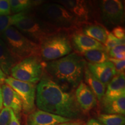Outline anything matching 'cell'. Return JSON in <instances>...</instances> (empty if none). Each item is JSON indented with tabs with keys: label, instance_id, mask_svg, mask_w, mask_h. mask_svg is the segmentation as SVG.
Wrapping results in <instances>:
<instances>
[{
	"label": "cell",
	"instance_id": "obj_1",
	"mask_svg": "<svg viewBox=\"0 0 125 125\" xmlns=\"http://www.w3.org/2000/svg\"><path fill=\"white\" fill-rule=\"evenodd\" d=\"M74 90L56 82L44 69L36 87V105L43 111L72 120L79 119L83 112Z\"/></svg>",
	"mask_w": 125,
	"mask_h": 125
},
{
	"label": "cell",
	"instance_id": "obj_2",
	"mask_svg": "<svg viewBox=\"0 0 125 125\" xmlns=\"http://www.w3.org/2000/svg\"><path fill=\"white\" fill-rule=\"evenodd\" d=\"M86 61L74 52L57 60L45 62V71L60 85L76 90L83 79Z\"/></svg>",
	"mask_w": 125,
	"mask_h": 125
},
{
	"label": "cell",
	"instance_id": "obj_3",
	"mask_svg": "<svg viewBox=\"0 0 125 125\" xmlns=\"http://www.w3.org/2000/svg\"><path fill=\"white\" fill-rule=\"evenodd\" d=\"M39 18L61 31L71 34L80 31L81 24L66 8L58 3L43 2L33 9Z\"/></svg>",
	"mask_w": 125,
	"mask_h": 125
},
{
	"label": "cell",
	"instance_id": "obj_4",
	"mask_svg": "<svg viewBox=\"0 0 125 125\" xmlns=\"http://www.w3.org/2000/svg\"><path fill=\"white\" fill-rule=\"evenodd\" d=\"M0 37L18 63L30 56H40V45L30 40L13 26L2 32Z\"/></svg>",
	"mask_w": 125,
	"mask_h": 125
},
{
	"label": "cell",
	"instance_id": "obj_5",
	"mask_svg": "<svg viewBox=\"0 0 125 125\" xmlns=\"http://www.w3.org/2000/svg\"><path fill=\"white\" fill-rule=\"evenodd\" d=\"M14 26L25 37L38 45L49 36L62 31L39 18L33 9L30 10Z\"/></svg>",
	"mask_w": 125,
	"mask_h": 125
},
{
	"label": "cell",
	"instance_id": "obj_6",
	"mask_svg": "<svg viewBox=\"0 0 125 125\" xmlns=\"http://www.w3.org/2000/svg\"><path fill=\"white\" fill-rule=\"evenodd\" d=\"M40 57L43 62L60 59L73 52L70 34L60 31L49 36L41 43Z\"/></svg>",
	"mask_w": 125,
	"mask_h": 125
},
{
	"label": "cell",
	"instance_id": "obj_7",
	"mask_svg": "<svg viewBox=\"0 0 125 125\" xmlns=\"http://www.w3.org/2000/svg\"><path fill=\"white\" fill-rule=\"evenodd\" d=\"M44 69L45 62L40 56H30L14 65L10 75L16 80L36 85L40 82Z\"/></svg>",
	"mask_w": 125,
	"mask_h": 125
},
{
	"label": "cell",
	"instance_id": "obj_8",
	"mask_svg": "<svg viewBox=\"0 0 125 125\" xmlns=\"http://www.w3.org/2000/svg\"><path fill=\"white\" fill-rule=\"evenodd\" d=\"M62 5L75 18L81 26L90 23H100L97 2L85 0H60Z\"/></svg>",
	"mask_w": 125,
	"mask_h": 125
},
{
	"label": "cell",
	"instance_id": "obj_9",
	"mask_svg": "<svg viewBox=\"0 0 125 125\" xmlns=\"http://www.w3.org/2000/svg\"><path fill=\"white\" fill-rule=\"evenodd\" d=\"M97 2L100 23L107 30L121 26L124 23L125 8L122 1L103 0Z\"/></svg>",
	"mask_w": 125,
	"mask_h": 125
},
{
	"label": "cell",
	"instance_id": "obj_10",
	"mask_svg": "<svg viewBox=\"0 0 125 125\" xmlns=\"http://www.w3.org/2000/svg\"><path fill=\"white\" fill-rule=\"evenodd\" d=\"M4 82L18 94L22 102V109L24 113L29 114L34 111L37 87L35 84L16 80L11 76L6 78Z\"/></svg>",
	"mask_w": 125,
	"mask_h": 125
},
{
	"label": "cell",
	"instance_id": "obj_11",
	"mask_svg": "<svg viewBox=\"0 0 125 125\" xmlns=\"http://www.w3.org/2000/svg\"><path fill=\"white\" fill-rule=\"evenodd\" d=\"M70 37L73 50H75V52L79 54L92 50L106 51L104 45L84 35L80 31L70 34Z\"/></svg>",
	"mask_w": 125,
	"mask_h": 125
},
{
	"label": "cell",
	"instance_id": "obj_12",
	"mask_svg": "<svg viewBox=\"0 0 125 125\" xmlns=\"http://www.w3.org/2000/svg\"><path fill=\"white\" fill-rule=\"evenodd\" d=\"M73 121L70 119L47 112L43 111L34 110L29 114L27 125H57Z\"/></svg>",
	"mask_w": 125,
	"mask_h": 125
},
{
	"label": "cell",
	"instance_id": "obj_13",
	"mask_svg": "<svg viewBox=\"0 0 125 125\" xmlns=\"http://www.w3.org/2000/svg\"><path fill=\"white\" fill-rule=\"evenodd\" d=\"M75 94L76 101L83 113H87L97 105L98 100L96 96L83 81L76 89Z\"/></svg>",
	"mask_w": 125,
	"mask_h": 125
},
{
	"label": "cell",
	"instance_id": "obj_14",
	"mask_svg": "<svg viewBox=\"0 0 125 125\" xmlns=\"http://www.w3.org/2000/svg\"><path fill=\"white\" fill-rule=\"evenodd\" d=\"M89 71L107 87L110 81L116 75V71L113 64L110 61L100 64L87 63Z\"/></svg>",
	"mask_w": 125,
	"mask_h": 125
},
{
	"label": "cell",
	"instance_id": "obj_15",
	"mask_svg": "<svg viewBox=\"0 0 125 125\" xmlns=\"http://www.w3.org/2000/svg\"><path fill=\"white\" fill-rule=\"evenodd\" d=\"M2 92L3 105L12 109L17 118L19 119L22 109V102L18 94L7 84L1 85Z\"/></svg>",
	"mask_w": 125,
	"mask_h": 125
},
{
	"label": "cell",
	"instance_id": "obj_16",
	"mask_svg": "<svg viewBox=\"0 0 125 125\" xmlns=\"http://www.w3.org/2000/svg\"><path fill=\"white\" fill-rule=\"evenodd\" d=\"M106 87L107 89L102 100L113 99L125 95V73L116 75Z\"/></svg>",
	"mask_w": 125,
	"mask_h": 125
},
{
	"label": "cell",
	"instance_id": "obj_17",
	"mask_svg": "<svg viewBox=\"0 0 125 125\" xmlns=\"http://www.w3.org/2000/svg\"><path fill=\"white\" fill-rule=\"evenodd\" d=\"M80 31L84 35L96 40L103 45L105 43L109 31L100 23H90L81 26Z\"/></svg>",
	"mask_w": 125,
	"mask_h": 125
},
{
	"label": "cell",
	"instance_id": "obj_18",
	"mask_svg": "<svg viewBox=\"0 0 125 125\" xmlns=\"http://www.w3.org/2000/svg\"><path fill=\"white\" fill-rule=\"evenodd\" d=\"M16 62L10 54L5 43L0 37V68L6 75L10 76V71Z\"/></svg>",
	"mask_w": 125,
	"mask_h": 125
},
{
	"label": "cell",
	"instance_id": "obj_19",
	"mask_svg": "<svg viewBox=\"0 0 125 125\" xmlns=\"http://www.w3.org/2000/svg\"><path fill=\"white\" fill-rule=\"evenodd\" d=\"M83 78L85 84H86L93 92L97 100L101 101L105 94L106 86L89 71L87 65L84 72Z\"/></svg>",
	"mask_w": 125,
	"mask_h": 125
},
{
	"label": "cell",
	"instance_id": "obj_20",
	"mask_svg": "<svg viewBox=\"0 0 125 125\" xmlns=\"http://www.w3.org/2000/svg\"><path fill=\"white\" fill-rule=\"evenodd\" d=\"M100 102L103 111L105 114L125 115V95L113 99L102 100Z\"/></svg>",
	"mask_w": 125,
	"mask_h": 125
},
{
	"label": "cell",
	"instance_id": "obj_21",
	"mask_svg": "<svg viewBox=\"0 0 125 125\" xmlns=\"http://www.w3.org/2000/svg\"><path fill=\"white\" fill-rule=\"evenodd\" d=\"M10 11L13 15L21 12H27L44 2L43 1H31V0H9Z\"/></svg>",
	"mask_w": 125,
	"mask_h": 125
},
{
	"label": "cell",
	"instance_id": "obj_22",
	"mask_svg": "<svg viewBox=\"0 0 125 125\" xmlns=\"http://www.w3.org/2000/svg\"><path fill=\"white\" fill-rule=\"evenodd\" d=\"M80 54L85 60H87L89 63L92 64L103 63L108 61L109 58L108 53L107 51L101 50H92Z\"/></svg>",
	"mask_w": 125,
	"mask_h": 125
},
{
	"label": "cell",
	"instance_id": "obj_23",
	"mask_svg": "<svg viewBox=\"0 0 125 125\" xmlns=\"http://www.w3.org/2000/svg\"><path fill=\"white\" fill-rule=\"evenodd\" d=\"M97 120L103 125H125V123L124 115L121 114H101Z\"/></svg>",
	"mask_w": 125,
	"mask_h": 125
},
{
	"label": "cell",
	"instance_id": "obj_24",
	"mask_svg": "<svg viewBox=\"0 0 125 125\" xmlns=\"http://www.w3.org/2000/svg\"><path fill=\"white\" fill-rule=\"evenodd\" d=\"M29 11L21 12L13 15L0 17V33H2L9 27L14 26L20 19L24 16Z\"/></svg>",
	"mask_w": 125,
	"mask_h": 125
},
{
	"label": "cell",
	"instance_id": "obj_25",
	"mask_svg": "<svg viewBox=\"0 0 125 125\" xmlns=\"http://www.w3.org/2000/svg\"><path fill=\"white\" fill-rule=\"evenodd\" d=\"M123 44H125V40H118L112 35L111 32H109L104 46H105L106 51L108 53V52L114 47L118 46V45Z\"/></svg>",
	"mask_w": 125,
	"mask_h": 125
},
{
	"label": "cell",
	"instance_id": "obj_26",
	"mask_svg": "<svg viewBox=\"0 0 125 125\" xmlns=\"http://www.w3.org/2000/svg\"><path fill=\"white\" fill-rule=\"evenodd\" d=\"M108 60L114 64L116 71V75L125 73V60H118V59L109 57Z\"/></svg>",
	"mask_w": 125,
	"mask_h": 125
},
{
	"label": "cell",
	"instance_id": "obj_27",
	"mask_svg": "<svg viewBox=\"0 0 125 125\" xmlns=\"http://www.w3.org/2000/svg\"><path fill=\"white\" fill-rule=\"evenodd\" d=\"M10 119V109L4 107L0 111V125H8Z\"/></svg>",
	"mask_w": 125,
	"mask_h": 125
},
{
	"label": "cell",
	"instance_id": "obj_28",
	"mask_svg": "<svg viewBox=\"0 0 125 125\" xmlns=\"http://www.w3.org/2000/svg\"><path fill=\"white\" fill-rule=\"evenodd\" d=\"M11 14L9 0H0V17Z\"/></svg>",
	"mask_w": 125,
	"mask_h": 125
},
{
	"label": "cell",
	"instance_id": "obj_29",
	"mask_svg": "<svg viewBox=\"0 0 125 125\" xmlns=\"http://www.w3.org/2000/svg\"><path fill=\"white\" fill-rule=\"evenodd\" d=\"M112 35L118 40H123L125 39V28L122 26H118L112 29L111 32Z\"/></svg>",
	"mask_w": 125,
	"mask_h": 125
},
{
	"label": "cell",
	"instance_id": "obj_30",
	"mask_svg": "<svg viewBox=\"0 0 125 125\" xmlns=\"http://www.w3.org/2000/svg\"><path fill=\"white\" fill-rule=\"evenodd\" d=\"M125 53V45H119L114 47L108 52L109 57L113 58L115 56L118 55L119 54Z\"/></svg>",
	"mask_w": 125,
	"mask_h": 125
},
{
	"label": "cell",
	"instance_id": "obj_31",
	"mask_svg": "<svg viewBox=\"0 0 125 125\" xmlns=\"http://www.w3.org/2000/svg\"><path fill=\"white\" fill-rule=\"evenodd\" d=\"M8 125H21L19 120L17 118L12 109H10V119Z\"/></svg>",
	"mask_w": 125,
	"mask_h": 125
},
{
	"label": "cell",
	"instance_id": "obj_32",
	"mask_svg": "<svg viewBox=\"0 0 125 125\" xmlns=\"http://www.w3.org/2000/svg\"><path fill=\"white\" fill-rule=\"evenodd\" d=\"M57 125H86L85 122L81 119L73 120V121L68 122L61 123Z\"/></svg>",
	"mask_w": 125,
	"mask_h": 125
},
{
	"label": "cell",
	"instance_id": "obj_33",
	"mask_svg": "<svg viewBox=\"0 0 125 125\" xmlns=\"http://www.w3.org/2000/svg\"><path fill=\"white\" fill-rule=\"evenodd\" d=\"M86 125H103L97 119H90L87 122V124Z\"/></svg>",
	"mask_w": 125,
	"mask_h": 125
},
{
	"label": "cell",
	"instance_id": "obj_34",
	"mask_svg": "<svg viewBox=\"0 0 125 125\" xmlns=\"http://www.w3.org/2000/svg\"><path fill=\"white\" fill-rule=\"evenodd\" d=\"M6 76H7V75L3 73L2 70L0 68V83H4L5 80L6 79Z\"/></svg>",
	"mask_w": 125,
	"mask_h": 125
},
{
	"label": "cell",
	"instance_id": "obj_35",
	"mask_svg": "<svg viewBox=\"0 0 125 125\" xmlns=\"http://www.w3.org/2000/svg\"><path fill=\"white\" fill-rule=\"evenodd\" d=\"M3 108V98H2V92L1 89V86L0 85V111Z\"/></svg>",
	"mask_w": 125,
	"mask_h": 125
}]
</instances>
